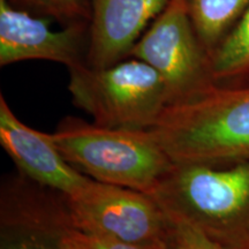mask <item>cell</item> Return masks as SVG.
I'll use <instances>...</instances> for the list:
<instances>
[{
  "mask_svg": "<svg viewBox=\"0 0 249 249\" xmlns=\"http://www.w3.org/2000/svg\"><path fill=\"white\" fill-rule=\"evenodd\" d=\"M169 217L232 249H249V158L173 164L150 194Z\"/></svg>",
  "mask_w": 249,
  "mask_h": 249,
  "instance_id": "obj_1",
  "label": "cell"
},
{
  "mask_svg": "<svg viewBox=\"0 0 249 249\" xmlns=\"http://www.w3.org/2000/svg\"><path fill=\"white\" fill-rule=\"evenodd\" d=\"M173 164H225L249 158V86H210L169 104L150 128Z\"/></svg>",
  "mask_w": 249,
  "mask_h": 249,
  "instance_id": "obj_2",
  "label": "cell"
},
{
  "mask_svg": "<svg viewBox=\"0 0 249 249\" xmlns=\"http://www.w3.org/2000/svg\"><path fill=\"white\" fill-rule=\"evenodd\" d=\"M50 135L85 176L149 195L173 166L150 129L110 128L70 117Z\"/></svg>",
  "mask_w": 249,
  "mask_h": 249,
  "instance_id": "obj_3",
  "label": "cell"
},
{
  "mask_svg": "<svg viewBox=\"0 0 249 249\" xmlns=\"http://www.w3.org/2000/svg\"><path fill=\"white\" fill-rule=\"evenodd\" d=\"M68 70L74 104L98 126L150 129L171 102L163 77L140 59L101 68L81 64Z\"/></svg>",
  "mask_w": 249,
  "mask_h": 249,
  "instance_id": "obj_4",
  "label": "cell"
},
{
  "mask_svg": "<svg viewBox=\"0 0 249 249\" xmlns=\"http://www.w3.org/2000/svg\"><path fill=\"white\" fill-rule=\"evenodd\" d=\"M64 197L70 231L143 246H161L169 232L170 218L158 202L135 189L90 179Z\"/></svg>",
  "mask_w": 249,
  "mask_h": 249,
  "instance_id": "obj_5",
  "label": "cell"
},
{
  "mask_svg": "<svg viewBox=\"0 0 249 249\" xmlns=\"http://www.w3.org/2000/svg\"><path fill=\"white\" fill-rule=\"evenodd\" d=\"M129 55L160 73L169 89L170 104L191 98L214 85L209 53L195 33L188 0H169Z\"/></svg>",
  "mask_w": 249,
  "mask_h": 249,
  "instance_id": "obj_6",
  "label": "cell"
},
{
  "mask_svg": "<svg viewBox=\"0 0 249 249\" xmlns=\"http://www.w3.org/2000/svg\"><path fill=\"white\" fill-rule=\"evenodd\" d=\"M0 144L18 169L36 185L66 196L74 195L91 178L62 157L49 133L24 124L0 96Z\"/></svg>",
  "mask_w": 249,
  "mask_h": 249,
  "instance_id": "obj_7",
  "label": "cell"
},
{
  "mask_svg": "<svg viewBox=\"0 0 249 249\" xmlns=\"http://www.w3.org/2000/svg\"><path fill=\"white\" fill-rule=\"evenodd\" d=\"M82 49L83 28L79 23L54 31L49 21L18 11L8 0H0V66L49 60L71 68L85 64Z\"/></svg>",
  "mask_w": 249,
  "mask_h": 249,
  "instance_id": "obj_8",
  "label": "cell"
},
{
  "mask_svg": "<svg viewBox=\"0 0 249 249\" xmlns=\"http://www.w3.org/2000/svg\"><path fill=\"white\" fill-rule=\"evenodd\" d=\"M91 24L88 65L107 67L124 60L169 0H89Z\"/></svg>",
  "mask_w": 249,
  "mask_h": 249,
  "instance_id": "obj_9",
  "label": "cell"
},
{
  "mask_svg": "<svg viewBox=\"0 0 249 249\" xmlns=\"http://www.w3.org/2000/svg\"><path fill=\"white\" fill-rule=\"evenodd\" d=\"M188 7L196 35L210 54L249 7V0H188Z\"/></svg>",
  "mask_w": 249,
  "mask_h": 249,
  "instance_id": "obj_10",
  "label": "cell"
},
{
  "mask_svg": "<svg viewBox=\"0 0 249 249\" xmlns=\"http://www.w3.org/2000/svg\"><path fill=\"white\" fill-rule=\"evenodd\" d=\"M213 79L224 80L249 71V7L209 54Z\"/></svg>",
  "mask_w": 249,
  "mask_h": 249,
  "instance_id": "obj_11",
  "label": "cell"
},
{
  "mask_svg": "<svg viewBox=\"0 0 249 249\" xmlns=\"http://www.w3.org/2000/svg\"><path fill=\"white\" fill-rule=\"evenodd\" d=\"M170 218V227L163 249H232L213 240L191 224Z\"/></svg>",
  "mask_w": 249,
  "mask_h": 249,
  "instance_id": "obj_12",
  "label": "cell"
},
{
  "mask_svg": "<svg viewBox=\"0 0 249 249\" xmlns=\"http://www.w3.org/2000/svg\"><path fill=\"white\" fill-rule=\"evenodd\" d=\"M39 13L62 21L79 23L88 15V0H21Z\"/></svg>",
  "mask_w": 249,
  "mask_h": 249,
  "instance_id": "obj_13",
  "label": "cell"
},
{
  "mask_svg": "<svg viewBox=\"0 0 249 249\" xmlns=\"http://www.w3.org/2000/svg\"><path fill=\"white\" fill-rule=\"evenodd\" d=\"M79 249H163L161 246H143L124 242L105 236L90 235L85 233L71 231L66 233Z\"/></svg>",
  "mask_w": 249,
  "mask_h": 249,
  "instance_id": "obj_14",
  "label": "cell"
},
{
  "mask_svg": "<svg viewBox=\"0 0 249 249\" xmlns=\"http://www.w3.org/2000/svg\"><path fill=\"white\" fill-rule=\"evenodd\" d=\"M55 239L38 234V233L23 232L18 238L6 242L2 249H57Z\"/></svg>",
  "mask_w": 249,
  "mask_h": 249,
  "instance_id": "obj_15",
  "label": "cell"
}]
</instances>
